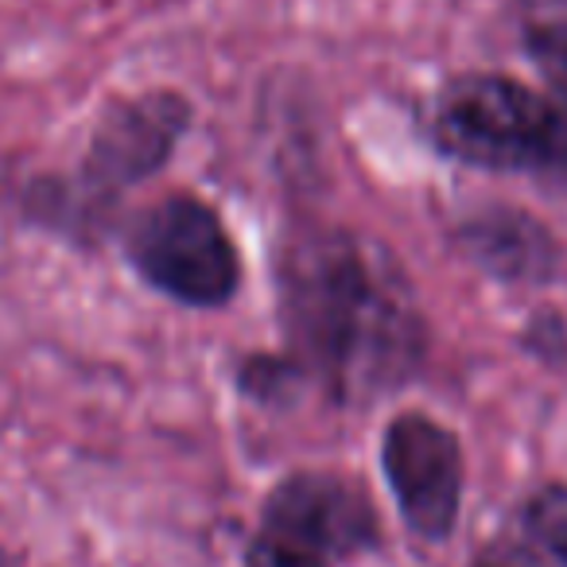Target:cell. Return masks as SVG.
<instances>
[{"label": "cell", "instance_id": "6", "mask_svg": "<svg viewBox=\"0 0 567 567\" xmlns=\"http://www.w3.org/2000/svg\"><path fill=\"white\" fill-rule=\"evenodd\" d=\"M187 121L190 105L164 90L113 105L94 128V141L82 159V183L90 187V195H113L159 172V164L187 133Z\"/></svg>", "mask_w": 567, "mask_h": 567}, {"label": "cell", "instance_id": "4", "mask_svg": "<svg viewBox=\"0 0 567 567\" xmlns=\"http://www.w3.org/2000/svg\"><path fill=\"white\" fill-rule=\"evenodd\" d=\"M133 272L183 308H226L241 288V252L198 195H164L125 226Z\"/></svg>", "mask_w": 567, "mask_h": 567}, {"label": "cell", "instance_id": "5", "mask_svg": "<svg viewBox=\"0 0 567 567\" xmlns=\"http://www.w3.org/2000/svg\"><path fill=\"white\" fill-rule=\"evenodd\" d=\"M381 471L404 525L424 540H447L463 505V447L424 412H401L381 435Z\"/></svg>", "mask_w": 567, "mask_h": 567}, {"label": "cell", "instance_id": "10", "mask_svg": "<svg viewBox=\"0 0 567 567\" xmlns=\"http://www.w3.org/2000/svg\"><path fill=\"white\" fill-rule=\"evenodd\" d=\"M0 567H20V564H17V559H12V556H9V551L0 548Z\"/></svg>", "mask_w": 567, "mask_h": 567}, {"label": "cell", "instance_id": "1", "mask_svg": "<svg viewBox=\"0 0 567 567\" xmlns=\"http://www.w3.org/2000/svg\"><path fill=\"white\" fill-rule=\"evenodd\" d=\"M280 323L303 378L358 404L396 389L424 354V323L385 249L347 229L292 241L280 257Z\"/></svg>", "mask_w": 567, "mask_h": 567}, {"label": "cell", "instance_id": "7", "mask_svg": "<svg viewBox=\"0 0 567 567\" xmlns=\"http://www.w3.org/2000/svg\"><path fill=\"white\" fill-rule=\"evenodd\" d=\"M458 241L474 265L509 284L551 280L559 268V249L551 234L520 210L478 214V218L463 221Z\"/></svg>", "mask_w": 567, "mask_h": 567}, {"label": "cell", "instance_id": "2", "mask_svg": "<svg viewBox=\"0 0 567 567\" xmlns=\"http://www.w3.org/2000/svg\"><path fill=\"white\" fill-rule=\"evenodd\" d=\"M432 136L463 164L567 183L564 94H540L505 74H458L435 94Z\"/></svg>", "mask_w": 567, "mask_h": 567}, {"label": "cell", "instance_id": "9", "mask_svg": "<svg viewBox=\"0 0 567 567\" xmlns=\"http://www.w3.org/2000/svg\"><path fill=\"white\" fill-rule=\"evenodd\" d=\"M525 43L556 94L567 97V20H536L525 28Z\"/></svg>", "mask_w": 567, "mask_h": 567}, {"label": "cell", "instance_id": "3", "mask_svg": "<svg viewBox=\"0 0 567 567\" xmlns=\"http://www.w3.org/2000/svg\"><path fill=\"white\" fill-rule=\"evenodd\" d=\"M370 494L334 471H296L268 489L245 544V567H342L378 548Z\"/></svg>", "mask_w": 567, "mask_h": 567}, {"label": "cell", "instance_id": "8", "mask_svg": "<svg viewBox=\"0 0 567 567\" xmlns=\"http://www.w3.org/2000/svg\"><path fill=\"white\" fill-rule=\"evenodd\" d=\"M525 536L551 559L567 567V486H544L520 509Z\"/></svg>", "mask_w": 567, "mask_h": 567}]
</instances>
